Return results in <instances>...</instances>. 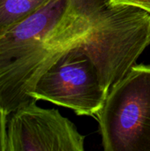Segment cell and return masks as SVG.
I'll return each mask as SVG.
<instances>
[{
  "mask_svg": "<svg viewBox=\"0 0 150 151\" xmlns=\"http://www.w3.org/2000/svg\"><path fill=\"white\" fill-rule=\"evenodd\" d=\"M109 90L92 59L83 49L62 55L39 78L30 95L66 107L80 116H95Z\"/></svg>",
  "mask_w": 150,
  "mask_h": 151,
  "instance_id": "2",
  "label": "cell"
},
{
  "mask_svg": "<svg viewBox=\"0 0 150 151\" xmlns=\"http://www.w3.org/2000/svg\"><path fill=\"white\" fill-rule=\"evenodd\" d=\"M114 5H129L138 7L150 13V0H109Z\"/></svg>",
  "mask_w": 150,
  "mask_h": 151,
  "instance_id": "6",
  "label": "cell"
},
{
  "mask_svg": "<svg viewBox=\"0 0 150 151\" xmlns=\"http://www.w3.org/2000/svg\"><path fill=\"white\" fill-rule=\"evenodd\" d=\"M85 136L57 110L32 102L11 113L7 151H84Z\"/></svg>",
  "mask_w": 150,
  "mask_h": 151,
  "instance_id": "3",
  "label": "cell"
},
{
  "mask_svg": "<svg viewBox=\"0 0 150 151\" xmlns=\"http://www.w3.org/2000/svg\"><path fill=\"white\" fill-rule=\"evenodd\" d=\"M51 0H0V36Z\"/></svg>",
  "mask_w": 150,
  "mask_h": 151,
  "instance_id": "4",
  "label": "cell"
},
{
  "mask_svg": "<svg viewBox=\"0 0 150 151\" xmlns=\"http://www.w3.org/2000/svg\"><path fill=\"white\" fill-rule=\"evenodd\" d=\"M105 151H150V64H135L95 116Z\"/></svg>",
  "mask_w": 150,
  "mask_h": 151,
  "instance_id": "1",
  "label": "cell"
},
{
  "mask_svg": "<svg viewBox=\"0 0 150 151\" xmlns=\"http://www.w3.org/2000/svg\"><path fill=\"white\" fill-rule=\"evenodd\" d=\"M9 114L0 106V151H7V126Z\"/></svg>",
  "mask_w": 150,
  "mask_h": 151,
  "instance_id": "5",
  "label": "cell"
}]
</instances>
